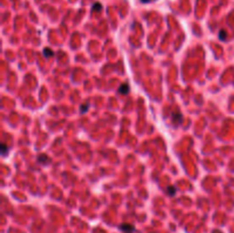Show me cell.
Segmentation results:
<instances>
[{"instance_id":"cell-1","label":"cell","mask_w":234,"mask_h":233,"mask_svg":"<svg viewBox=\"0 0 234 233\" xmlns=\"http://www.w3.org/2000/svg\"><path fill=\"white\" fill-rule=\"evenodd\" d=\"M120 230L126 233H133L135 231V227L131 224H121L120 225Z\"/></svg>"},{"instance_id":"cell-2","label":"cell","mask_w":234,"mask_h":233,"mask_svg":"<svg viewBox=\"0 0 234 233\" xmlns=\"http://www.w3.org/2000/svg\"><path fill=\"white\" fill-rule=\"evenodd\" d=\"M182 120H183V118H182V114L178 111H176V112L172 113V122H174V125L178 126L182 122Z\"/></svg>"},{"instance_id":"cell-3","label":"cell","mask_w":234,"mask_h":233,"mask_svg":"<svg viewBox=\"0 0 234 233\" xmlns=\"http://www.w3.org/2000/svg\"><path fill=\"white\" fill-rule=\"evenodd\" d=\"M119 93L123 94V95L128 94L129 93V85L128 84H122V85L120 86V88H119Z\"/></svg>"},{"instance_id":"cell-4","label":"cell","mask_w":234,"mask_h":233,"mask_svg":"<svg viewBox=\"0 0 234 233\" xmlns=\"http://www.w3.org/2000/svg\"><path fill=\"white\" fill-rule=\"evenodd\" d=\"M43 55H45L46 57H52L54 55V52L50 48H45V49H43Z\"/></svg>"},{"instance_id":"cell-5","label":"cell","mask_w":234,"mask_h":233,"mask_svg":"<svg viewBox=\"0 0 234 233\" xmlns=\"http://www.w3.org/2000/svg\"><path fill=\"white\" fill-rule=\"evenodd\" d=\"M167 192H168L169 195H175V194H176V188H175V186H168Z\"/></svg>"},{"instance_id":"cell-6","label":"cell","mask_w":234,"mask_h":233,"mask_svg":"<svg viewBox=\"0 0 234 233\" xmlns=\"http://www.w3.org/2000/svg\"><path fill=\"white\" fill-rule=\"evenodd\" d=\"M38 160H39V162H41V163H45V161H48V160H49V158H48L47 156H39Z\"/></svg>"},{"instance_id":"cell-7","label":"cell","mask_w":234,"mask_h":233,"mask_svg":"<svg viewBox=\"0 0 234 233\" xmlns=\"http://www.w3.org/2000/svg\"><path fill=\"white\" fill-rule=\"evenodd\" d=\"M88 107H89V104H88V103H86V104H84V105H81V109H80L81 113H86V112L88 111Z\"/></svg>"},{"instance_id":"cell-8","label":"cell","mask_w":234,"mask_h":233,"mask_svg":"<svg viewBox=\"0 0 234 233\" xmlns=\"http://www.w3.org/2000/svg\"><path fill=\"white\" fill-rule=\"evenodd\" d=\"M219 38H221V40H225L226 39V32L222 30V31L219 32Z\"/></svg>"},{"instance_id":"cell-9","label":"cell","mask_w":234,"mask_h":233,"mask_svg":"<svg viewBox=\"0 0 234 233\" xmlns=\"http://www.w3.org/2000/svg\"><path fill=\"white\" fill-rule=\"evenodd\" d=\"M93 9H94V11H101V9H102V5L98 4V2H96L95 5H94V7H93Z\"/></svg>"},{"instance_id":"cell-10","label":"cell","mask_w":234,"mask_h":233,"mask_svg":"<svg viewBox=\"0 0 234 233\" xmlns=\"http://www.w3.org/2000/svg\"><path fill=\"white\" fill-rule=\"evenodd\" d=\"M1 153H2L4 156L7 153V146H6V144H2V145H1Z\"/></svg>"},{"instance_id":"cell-11","label":"cell","mask_w":234,"mask_h":233,"mask_svg":"<svg viewBox=\"0 0 234 233\" xmlns=\"http://www.w3.org/2000/svg\"><path fill=\"white\" fill-rule=\"evenodd\" d=\"M142 1H143V2H149L150 0H142Z\"/></svg>"}]
</instances>
